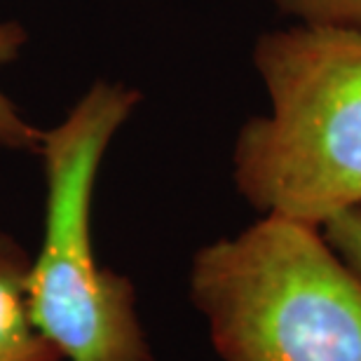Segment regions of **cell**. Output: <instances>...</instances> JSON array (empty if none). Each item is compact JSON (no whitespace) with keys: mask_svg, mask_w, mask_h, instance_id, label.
I'll list each match as a JSON object with an SVG mask.
<instances>
[{"mask_svg":"<svg viewBox=\"0 0 361 361\" xmlns=\"http://www.w3.org/2000/svg\"><path fill=\"white\" fill-rule=\"evenodd\" d=\"M188 295L221 361H361V277L310 223L265 214L204 244Z\"/></svg>","mask_w":361,"mask_h":361,"instance_id":"cell-2","label":"cell"},{"mask_svg":"<svg viewBox=\"0 0 361 361\" xmlns=\"http://www.w3.org/2000/svg\"><path fill=\"white\" fill-rule=\"evenodd\" d=\"M254 66L270 108L237 134V192L261 216L317 228L359 209L361 31L295 24L263 33Z\"/></svg>","mask_w":361,"mask_h":361,"instance_id":"cell-1","label":"cell"},{"mask_svg":"<svg viewBox=\"0 0 361 361\" xmlns=\"http://www.w3.org/2000/svg\"><path fill=\"white\" fill-rule=\"evenodd\" d=\"M322 233L336 254L361 277V207L331 216Z\"/></svg>","mask_w":361,"mask_h":361,"instance_id":"cell-7","label":"cell"},{"mask_svg":"<svg viewBox=\"0 0 361 361\" xmlns=\"http://www.w3.org/2000/svg\"><path fill=\"white\" fill-rule=\"evenodd\" d=\"M28 270L26 249L0 233V361H66L31 317Z\"/></svg>","mask_w":361,"mask_h":361,"instance_id":"cell-4","label":"cell"},{"mask_svg":"<svg viewBox=\"0 0 361 361\" xmlns=\"http://www.w3.org/2000/svg\"><path fill=\"white\" fill-rule=\"evenodd\" d=\"M281 12L307 26L361 31V0H274Z\"/></svg>","mask_w":361,"mask_h":361,"instance_id":"cell-6","label":"cell"},{"mask_svg":"<svg viewBox=\"0 0 361 361\" xmlns=\"http://www.w3.org/2000/svg\"><path fill=\"white\" fill-rule=\"evenodd\" d=\"M28 42V31L19 21H0V66L19 59L21 49ZM45 129L35 127L21 113V108L0 90V148L14 153H35L38 155Z\"/></svg>","mask_w":361,"mask_h":361,"instance_id":"cell-5","label":"cell"},{"mask_svg":"<svg viewBox=\"0 0 361 361\" xmlns=\"http://www.w3.org/2000/svg\"><path fill=\"white\" fill-rule=\"evenodd\" d=\"M141 92L97 80L45 129L42 242L28 270V307L66 361H155L136 307V288L106 268L94 244V195L113 139Z\"/></svg>","mask_w":361,"mask_h":361,"instance_id":"cell-3","label":"cell"}]
</instances>
